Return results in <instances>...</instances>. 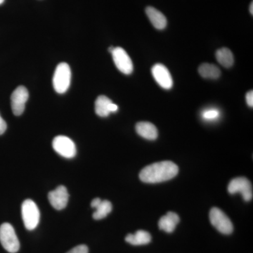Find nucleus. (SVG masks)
Segmentation results:
<instances>
[{
	"instance_id": "obj_10",
	"label": "nucleus",
	"mask_w": 253,
	"mask_h": 253,
	"mask_svg": "<svg viewBox=\"0 0 253 253\" xmlns=\"http://www.w3.org/2000/svg\"><path fill=\"white\" fill-rule=\"evenodd\" d=\"M155 81L165 89H170L173 86L172 76L169 70L164 65L157 63L153 66L151 69Z\"/></svg>"
},
{
	"instance_id": "obj_11",
	"label": "nucleus",
	"mask_w": 253,
	"mask_h": 253,
	"mask_svg": "<svg viewBox=\"0 0 253 253\" xmlns=\"http://www.w3.org/2000/svg\"><path fill=\"white\" fill-rule=\"evenodd\" d=\"M69 199L68 190L64 186H59L48 194L50 204L58 211L64 209L67 206Z\"/></svg>"
},
{
	"instance_id": "obj_20",
	"label": "nucleus",
	"mask_w": 253,
	"mask_h": 253,
	"mask_svg": "<svg viewBox=\"0 0 253 253\" xmlns=\"http://www.w3.org/2000/svg\"><path fill=\"white\" fill-rule=\"evenodd\" d=\"M219 116V112L217 110H209L204 113V118L206 120H213L217 118Z\"/></svg>"
},
{
	"instance_id": "obj_7",
	"label": "nucleus",
	"mask_w": 253,
	"mask_h": 253,
	"mask_svg": "<svg viewBox=\"0 0 253 253\" xmlns=\"http://www.w3.org/2000/svg\"><path fill=\"white\" fill-rule=\"evenodd\" d=\"M229 194L240 193L244 201H250L253 199V186L251 181L246 177H237L232 179L228 186Z\"/></svg>"
},
{
	"instance_id": "obj_13",
	"label": "nucleus",
	"mask_w": 253,
	"mask_h": 253,
	"mask_svg": "<svg viewBox=\"0 0 253 253\" xmlns=\"http://www.w3.org/2000/svg\"><path fill=\"white\" fill-rule=\"evenodd\" d=\"M136 131L139 136L148 140H155L158 138L157 128L151 123H138L136 125Z\"/></svg>"
},
{
	"instance_id": "obj_16",
	"label": "nucleus",
	"mask_w": 253,
	"mask_h": 253,
	"mask_svg": "<svg viewBox=\"0 0 253 253\" xmlns=\"http://www.w3.org/2000/svg\"><path fill=\"white\" fill-rule=\"evenodd\" d=\"M126 241L133 246H141L149 244L151 241V236L147 231L139 230L134 234H128L126 237Z\"/></svg>"
},
{
	"instance_id": "obj_14",
	"label": "nucleus",
	"mask_w": 253,
	"mask_h": 253,
	"mask_svg": "<svg viewBox=\"0 0 253 253\" xmlns=\"http://www.w3.org/2000/svg\"><path fill=\"white\" fill-rule=\"evenodd\" d=\"M180 221L177 214L173 212H168L166 215L160 219L158 226L161 230L167 233H172L175 229L176 225Z\"/></svg>"
},
{
	"instance_id": "obj_25",
	"label": "nucleus",
	"mask_w": 253,
	"mask_h": 253,
	"mask_svg": "<svg viewBox=\"0 0 253 253\" xmlns=\"http://www.w3.org/2000/svg\"><path fill=\"white\" fill-rule=\"evenodd\" d=\"M250 12L251 14H253V3L251 2V6H250Z\"/></svg>"
},
{
	"instance_id": "obj_2",
	"label": "nucleus",
	"mask_w": 253,
	"mask_h": 253,
	"mask_svg": "<svg viewBox=\"0 0 253 253\" xmlns=\"http://www.w3.org/2000/svg\"><path fill=\"white\" fill-rule=\"evenodd\" d=\"M71 71L69 65L61 63L58 65L53 77L54 90L59 94H64L71 84Z\"/></svg>"
},
{
	"instance_id": "obj_8",
	"label": "nucleus",
	"mask_w": 253,
	"mask_h": 253,
	"mask_svg": "<svg viewBox=\"0 0 253 253\" xmlns=\"http://www.w3.org/2000/svg\"><path fill=\"white\" fill-rule=\"evenodd\" d=\"M111 54L115 65L121 73L130 75L133 72L134 66L132 61L126 50L122 47H114Z\"/></svg>"
},
{
	"instance_id": "obj_6",
	"label": "nucleus",
	"mask_w": 253,
	"mask_h": 253,
	"mask_svg": "<svg viewBox=\"0 0 253 253\" xmlns=\"http://www.w3.org/2000/svg\"><path fill=\"white\" fill-rule=\"evenodd\" d=\"M52 146L54 151L63 158H74L77 153L75 143L66 136H57L55 137Z\"/></svg>"
},
{
	"instance_id": "obj_24",
	"label": "nucleus",
	"mask_w": 253,
	"mask_h": 253,
	"mask_svg": "<svg viewBox=\"0 0 253 253\" xmlns=\"http://www.w3.org/2000/svg\"><path fill=\"white\" fill-rule=\"evenodd\" d=\"M101 200L99 199V198H96V199H94L92 201H91V208H96L98 206H99V204L100 203H101Z\"/></svg>"
},
{
	"instance_id": "obj_5",
	"label": "nucleus",
	"mask_w": 253,
	"mask_h": 253,
	"mask_svg": "<svg viewBox=\"0 0 253 253\" xmlns=\"http://www.w3.org/2000/svg\"><path fill=\"white\" fill-rule=\"evenodd\" d=\"M210 220L213 226L221 234H231L234 230L230 219L218 208H213L210 212Z\"/></svg>"
},
{
	"instance_id": "obj_22",
	"label": "nucleus",
	"mask_w": 253,
	"mask_h": 253,
	"mask_svg": "<svg viewBox=\"0 0 253 253\" xmlns=\"http://www.w3.org/2000/svg\"><path fill=\"white\" fill-rule=\"evenodd\" d=\"M246 102L249 105V107L253 108V90L249 91L246 94Z\"/></svg>"
},
{
	"instance_id": "obj_9",
	"label": "nucleus",
	"mask_w": 253,
	"mask_h": 253,
	"mask_svg": "<svg viewBox=\"0 0 253 253\" xmlns=\"http://www.w3.org/2000/svg\"><path fill=\"white\" fill-rule=\"evenodd\" d=\"M28 97L29 94L25 86H19L15 89L11 96V109L15 116H21L24 112Z\"/></svg>"
},
{
	"instance_id": "obj_3",
	"label": "nucleus",
	"mask_w": 253,
	"mask_h": 253,
	"mask_svg": "<svg viewBox=\"0 0 253 253\" xmlns=\"http://www.w3.org/2000/svg\"><path fill=\"white\" fill-rule=\"evenodd\" d=\"M21 213L26 229L30 231L34 230L41 219V212L36 203L31 199L26 200L23 203Z\"/></svg>"
},
{
	"instance_id": "obj_15",
	"label": "nucleus",
	"mask_w": 253,
	"mask_h": 253,
	"mask_svg": "<svg viewBox=\"0 0 253 253\" xmlns=\"http://www.w3.org/2000/svg\"><path fill=\"white\" fill-rule=\"evenodd\" d=\"M113 101L107 96L101 95L95 101V113L100 117L105 118L109 116L111 106Z\"/></svg>"
},
{
	"instance_id": "obj_26",
	"label": "nucleus",
	"mask_w": 253,
	"mask_h": 253,
	"mask_svg": "<svg viewBox=\"0 0 253 253\" xmlns=\"http://www.w3.org/2000/svg\"><path fill=\"white\" fill-rule=\"evenodd\" d=\"M4 0H0V4H2L3 2H4Z\"/></svg>"
},
{
	"instance_id": "obj_18",
	"label": "nucleus",
	"mask_w": 253,
	"mask_h": 253,
	"mask_svg": "<svg viewBox=\"0 0 253 253\" xmlns=\"http://www.w3.org/2000/svg\"><path fill=\"white\" fill-rule=\"evenodd\" d=\"M216 59L224 68H231L234 65V58L233 53L228 48H221L216 52Z\"/></svg>"
},
{
	"instance_id": "obj_1",
	"label": "nucleus",
	"mask_w": 253,
	"mask_h": 253,
	"mask_svg": "<svg viewBox=\"0 0 253 253\" xmlns=\"http://www.w3.org/2000/svg\"><path fill=\"white\" fill-rule=\"evenodd\" d=\"M179 168L171 161L153 163L146 166L139 174V178L145 183H160L169 180L176 176Z\"/></svg>"
},
{
	"instance_id": "obj_12",
	"label": "nucleus",
	"mask_w": 253,
	"mask_h": 253,
	"mask_svg": "<svg viewBox=\"0 0 253 253\" xmlns=\"http://www.w3.org/2000/svg\"><path fill=\"white\" fill-rule=\"evenodd\" d=\"M146 14L156 29L163 30L167 26V18L158 9L152 6H148L146 9Z\"/></svg>"
},
{
	"instance_id": "obj_23",
	"label": "nucleus",
	"mask_w": 253,
	"mask_h": 253,
	"mask_svg": "<svg viewBox=\"0 0 253 253\" xmlns=\"http://www.w3.org/2000/svg\"><path fill=\"white\" fill-rule=\"evenodd\" d=\"M6 127H7V126H6V122H5L3 118L0 116V135L4 134L5 131H6Z\"/></svg>"
},
{
	"instance_id": "obj_4",
	"label": "nucleus",
	"mask_w": 253,
	"mask_h": 253,
	"mask_svg": "<svg viewBox=\"0 0 253 253\" xmlns=\"http://www.w3.org/2000/svg\"><path fill=\"white\" fill-rule=\"evenodd\" d=\"M0 243L10 253H16L19 251V241L14 227L9 223H4L0 226Z\"/></svg>"
},
{
	"instance_id": "obj_21",
	"label": "nucleus",
	"mask_w": 253,
	"mask_h": 253,
	"mask_svg": "<svg viewBox=\"0 0 253 253\" xmlns=\"http://www.w3.org/2000/svg\"><path fill=\"white\" fill-rule=\"evenodd\" d=\"M89 250H88L87 246L85 245H80V246H76L73 248L72 250L68 252L67 253H88Z\"/></svg>"
},
{
	"instance_id": "obj_17",
	"label": "nucleus",
	"mask_w": 253,
	"mask_h": 253,
	"mask_svg": "<svg viewBox=\"0 0 253 253\" xmlns=\"http://www.w3.org/2000/svg\"><path fill=\"white\" fill-rule=\"evenodd\" d=\"M199 74L207 79H218L221 76V71L215 65L211 63H203L199 68Z\"/></svg>"
},
{
	"instance_id": "obj_19",
	"label": "nucleus",
	"mask_w": 253,
	"mask_h": 253,
	"mask_svg": "<svg viewBox=\"0 0 253 253\" xmlns=\"http://www.w3.org/2000/svg\"><path fill=\"white\" fill-rule=\"evenodd\" d=\"M112 208V204L110 201H106V200L101 201L99 206L95 208L96 211L93 214V218L96 220L104 219L111 212Z\"/></svg>"
}]
</instances>
